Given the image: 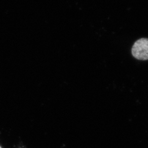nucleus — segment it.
I'll use <instances>...</instances> for the list:
<instances>
[{
  "label": "nucleus",
  "instance_id": "f03ea898",
  "mask_svg": "<svg viewBox=\"0 0 148 148\" xmlns=\"http://www.w3.org/2000/svg\"><path fill=\"white\" fill-rule=\"evenodd\" d=\"M0 148H1V147H0Z\"/></svg>",
  "mask_w": 148,
  "mask_h": 148
},
{
  "label": "nucleus",
  "instance_id": "f257e3e1",
  "mask_svg": "<svg viewBox=\"0 0 148 148\" xmlns=\"http://www.w3.org/2000/svg\"><path fill=\"white\" fill-rule=\"evenodd\" d=\"M132 54L138 60H148V38H141L136 41L133 45Z\"/></svg>",
  "mask_w": 148,
  "mask_h": 148
}]
</instances>
